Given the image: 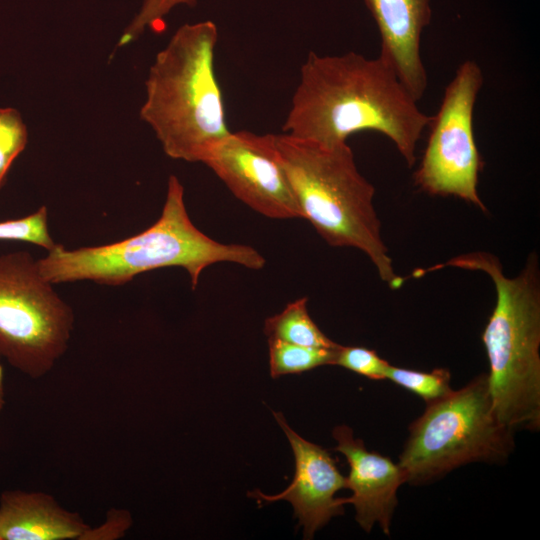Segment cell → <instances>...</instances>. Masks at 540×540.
<instances>
[{"label": "cell", "mask_w": 540, "mask_h": 540, "mask_svg": "<svg viewBox=\"0 0 540 540\" xmlns=\"http://www.w3.org/2000/svg\"><path fill=\"white\" fill-rule=\"evenodd\" d=\"M381 39L379 57L394 70L418 102L428 85L421 57V36L431 20L430 0H364Z\"/></svg>", "instance_id": "obj_12"}, {"label": "cell", "mask_w": 540, "mask_h": 540, "mask_svg": "<svg viewBox=\"0 0 540 540\" xmlns=\"http://www.w3.org/2000/svg\"><path fill=\"white\" fill-rule=\"evenodd\" d=\"M456 267L482 271L494 283L496 304L483 331L489 361L493 411L511 429H540V272L532 253L521 272L508 277L499 259L487 252L461 254L412 276Z\"/></svg>", "instance_id": "obj_2"}, {"label": "cell", "mask_w": 540, "mask_h": 540, "mask_svg": "<svg viewBox=\"0 0 540 540\" xmlns=\"http://www.w3.org/2000/svg\"><path fill=\"white\" fill-rule=\"evenodd\" d=\"M88 527L46 492L13 489L0 495L2 540H79Z\"/></svg>", "instance_id": "obj_13"}, {"label": "cell", "mask_w": 540, "mask_h": 540, "mask_svg": "<svg viewBox=\"0 0 540 540\" xmlns=\"http://www.w3.org/2000/svg\"><path fill=\"white\" fill-rule=\"evenodd\" d=\"M386 379L416 394L426 404L438 400L453 389L450 386L451 374L446 368H435L430 372L405 369L389 364Z\"/></svg>", "instance_id": "obj_16"}, {"label": "cell", "mask_w": 540, "mask_h": 540, "mask_svg": "<svg viewBox=\"0 0 540 540\" xmlns=\"http://www.w3.org/2000/svg\"><path fill=\"white\" fill-rule=\"evenodd\" d=\"M198 0H142L141 8L119 38L117 47H124L142 35L146 29L158 31L164 19L179 5L193 7Z\"/></svg>", "instance_id": "obj_19"}, {"label": "cell", "mask_w": 540, "mask_h": 540, "mask_svg": "<svg viewBox=\"0 0 540 540\" xmlns=\"http://www.w3.org/2000/svg\"><path fill=\"white\" fill-rule=\"evenodd\" d=\"M133 524L132 514L123 508H110L105 520L97 527H88L79 540H119Z\"/></svg>", "instance_id": "obj_21"}, {"label": "cell", "mask_w": 540, "mask_h": 540, "mask_svg": "<svg viewBox=\"0 0 540 540\" xmlns=\"http://www.w3.org/2000/svg\"><path fill=\"white\" fill-rule=\"evenodd\" d=\"M339 345L332 349L316 348L268 339L270 374L277 378L306 372L319 366L334 365Z\"/></svg>", "instance_id": "obj_15"}, {"label": "cell", "mask_w": 540, "mask_h": 540, "mask_svg": "<svg viewBox=\"0 0 540 540\" xmlns=\"http://www.w3.org/2000/svg\"><path fill=\"white\" fill-rule=\"evenodd\" d=\"M426 405L399 456L406 483L429 484L470 463L502 464L514 451L515 432L493 411L486 373Z\"/></svg>", "instance_id": "obj_6"}, {"label": "cell", "mask_w": 540, "mask_h": 540, "mask_svg": "<svg viewBox=\"0 0 540 540\" xmlns=\"http://www.w3.org/2000/svg\"><path fill=\"white\" fill-rule=\"evenodd\" d=\"M217 42L213 21L185 24L150 66L140 118L172 159L202 163L231 132L215 71Z\"/></svg>", "instance_id": "obj_4"}, {"label": "cell", "mask_w": 540, "mask_h": 540, "mask_svg": "<svg viewBox=\"0 0 540 540\" xmlns=\"http://www.w3.org/2000/svg\"><path fill=\"white\" fill-rule=\"evenodd\" d=\"M5 383H4V369L2 365V357L0 355V417L5 408Z\"/></svg>", "instance_id": "obj_22"}, {"label": "cell", "mask_w": 540, "mask_h": 540, "mask_svg": "<svg viewBox=\"0 0 540 540\" xmlns=\"http://www.w3.org/2000/svg\"><path fill=\"white\" fill-rule=\"evenodd\" d=\"M273 415L291 445L295 474L291 484L277 495H265L259 490L248 492V495L259 503L290 502L299 525L303 526L304 538L311 539L332 517L343 514L344 505L335 495L347 487L346 477L326 449L299 436L280 412H273Z\"/></svg>", "instance_id": "obj_10"}, {"label": "cell", "mask_w": 540, "mask_h": 540, "mask_svg": "<svg viewBox=\"0 0 540 540\" xmlns=\"http://www.w3.org/2000/svg\"><path fill=\"white\" fill-rule=\"evenodd\" d=\"M306 297L286 305L278 314L268 317L264 323V333L268 339L291 344L336 348L339 344L329 339L316 325L308 313Z\"/></svg>", "instance_id": "obj_14"}, {"label": "cell", "mask_w": 540, "mask_h": 540, "mask_svg": "<svg viewBox=\"0 0 540 540\" xmlns=\"http://www.w3.org/2000/svg\"><path fill=\"white\" fill-rule=\"evenodd\" d=\"M333 437L337 441L335 451L343 454L350 470L346 477L347 489L352 495L340 498L343 505L352 504L355 519L369 533L378 523L383 533L390 535L397 491L406 483V476L398 463L377 452L369 451L361 439H356L346 425L336 426Z\"/></svg>", "instance_id": "obj_11"}, {"label": "cell", "mask_w": 540, "mask_h": 540, "mask_svg": "<svg viewBox=\"0 0 540 540\" xmlns=\"http://www.w3.org/2000/svg\"><path fill=\"white\" fill-rule=\"evenodd\" d=\"M431 118L379 56L309 52L282 130L322 144L347 142L355 133L375 131L392 141L412 167Z\"/></svg>", "instance_id": "obj_1"}, {"label": "cell", "mask_w": 540, "mask_h": 540, "mask_svg": "<svg viewBox=\"0 0 540 540\" xmlns=\"http://www.w3.org/2000/svg\"><path fill=\"white\" fill-rule=\"evenodd\" d=\"M28 132L20 113L13 108H0V190L7 173L25 149Z\"/></svg>", "instance_id": "obj_18"}, {"label": "cell", "mask_w": 540, "mask_h": 540, "mask_svg": "<svg viewBox=\"0 0 540 540\" xmlns=\"http://www.w3.org/2000/svg\"><path fill=\"white\" fill-rule=\"evenodd\" d=\"M482 84L483 73L475 61L460 64L428 125L427 146L414 182L430 195L458 197L485 212L477 191L483 162L473 129L474 106Z\"/></svg>", "instance_id": "obj_8"}, {"label": "cell", "mask_w": 540, "mask_h": 540, "mask_svg": "<svg viewBox=\"0 0 540 540\" xmlns=\"http://www.w3.org/2000/svg\"><path fill=\"white\" fill-rule=\"evenodd\" d=\"M0 540H2V539H1V536H0Z\"/></svg>", "instance_id": "obj_23"}, {"label": "cell", "mask_w": 540, "mask_h": 540, "mask_svg": "<svg viewBox=\"0 0 540 540\" xmlns=\"http://www.w3.org/2000/svg\"><path fill=\"white\" fill-rule=\"evenodd\" d=\"M275 144L301 218L330 246L362 251L383 281L400 288L404 279L394 272L381 237L375 188L359 172L347 142L322 144L282 133L275 134Z\"/></svg>", "instance_id": "obj_5"}, {"label": "cell", "mask_w": 540, "mask_h": 540, "mask_svg": "<svg viewBox=\"0 0 540 540\" xmlns=\"http://www.w3.org/2000/svg\"><path fill=\"white\" fill-rule=\"evenodd\" d=\"M53 285L29 252L0 255V355L31 379L54 368L74 329L73 309Z\"/></svg>", "instance_id": "obj_7"}, {"label": "cell", "mask_w": 540, "mask_h": 540, "mask_svg": "<svg viewBox=\"0 0 540 540\" xmlns=\"http://www.w3.org/2000/svg\"><path fill=\"white\" fill-rule=\"evenodd\" d=\"M202 163L236 198L256 212L273 219L301 218L277 152L275 134L230 132Z\"/></svg>", "instance_id": "obj_9"}, {"label": "cell", "mask_w": 540, "mask_h": 540, "mask_svg": "<svg viewBox=\"0 0 540 540\" xmlns=\"http://www.w3.org/2000/svg\"><path fill=\"white\" fill-rule=\"evenodd\" d=\"M334 365L341 366L372 380L386 379L389 363L374 350L365 347L339 345Z\"/></svg>", "instance_id": "obj_20"}, {"label": "cell", "mask_w": 540, "mask_h": 540, "mask_svg": "<svg viewBox=\"0 0 540 540\" xmlns=\"http://www.w3.org/2000/svg\"><path fill=\"white\" fill-rule=\"evenodd\" d=\"M0 240L22 241L48 251L57 244L49 233L48 211L41 206L36 212L18 219L0 221Z\"/></svg>", "instance_id": "obj_17"}, {"label": "cell", "mask_w": 540, "mask_h": 540, "mask_svg": "<svg viewBox=\"0 0 540 540\" xmlns=\"http://www.w3.org/2000/svg\"><path fill=\"white\" fill-rule=\"evenodd\" d=\"M220 262L259 270L266 260L249 245L220 243L201 232L188 215L184 187L175 175L169 176L159 219L147 229L107 245L66 249L57 244L37 260L52 284L89 280L120 286L144 272L181 267L193 290L203 270Z\"/></svg>", "instance_id": "obj_3"}]
</instances>
